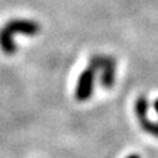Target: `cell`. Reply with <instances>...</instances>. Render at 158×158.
I'll list each match as a JSON object with an SVG mask.
<instances>
[{
  "label": "cell",
  "instance_id": "cell-2",
  "mask_svg": "<svg viewBox=\"0 0 158 158\" xmlns=\"http://www.w3.org/2000/svg\"><path fill=\"white\" fill-rule=\"evenodd\" d=\"M90 64L98 69H101L100 72V82L106 89H111L114 86L115 82V60L112 57H107V56H93L90 58Z\"/></svg>",
  "mask_w": 158,
  "mask_h": 158
},
{
  "label": "cell",
  "instance_id": "cell-4",
  "mask_svg": "<svg viewBox=\"0 0 158 158\" xmlns=\"http://www.w3.org/2000/svg\"><path fill=\"white\" fill-rule=\"evenodd\" d=\"M135 111H136L137 119L144 132H147L151 136L158 137V122H153L148 119L147 111H148V101L144 96H140L136 100V106H135Z\"/></svg>",
  "mask_w": 158,
  "mask_h": 158
},
{
  "label": "cell",
  "instance_id": "cell-3",
  "mask_svg": "<svg viewBox=\"0 0 158 158\" xmlns=\"http://www.w3.org/2000/svg\"><path fill=\"white\" fill-rule=\"evenodd\" d=\"M96 72H97V68L93 64L89 63V65L81 74V77L78 79L77 87H75V98L78 101H86L92 97L93 87H94Z\"/></svg>",
  "mask_w": 158,
  "mask_h": 158
},
{
  "label": "cell",
  "instance_id": "cell-6",
  "mask_svg": "<svg viewBox=\"0 0 158 158\" xmlns=\"http://www.w3.org/2000/svg\"><path fill=\"white\" fill-rule=\"evenodd\" d=\"M126 158H140L139 154H131V156H128Z\"/></svg>",
  "mask_w": 158,
  "mask_h": 158
},
{
  "label": "cell",
  "instance_id": "cell-5",
  "mask_svg": "<svg viewBox=\"0 0 158 158\" xmlns=\"http://www.w3.org/2000/svg\"><path fill=\"white\" fill-rule=\"evenodd\" d=\"M154 110H156V112L158 114V98H157L156 101H154Z\"/></svg>",
  "mask_w": 158,
  "mask_h": 158
},
{
  "label": "cell",
  "instance_id": "cell-1",
  "mask_svg": "<svg viewBox=\"0 0 158 158\" xmlns=\"http://www.w3.org/2000/svg\"><path fill=\"white\" fill-rule=\"evenodd\" d=\"M40 27L38 22L31 19H11L6 22L4 27L0 29V47L4 54H14L17 52V44L14 42L15 33H24L28 36L38 35Z\"/></svg>",
  "mask_w": 158,
  "mask_h": 158
}]
</instances>
